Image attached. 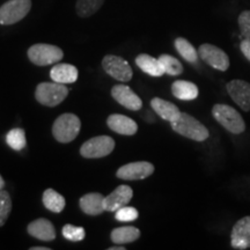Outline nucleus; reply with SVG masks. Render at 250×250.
I'll return each mask as SVG.
<instances>
[{"label":"nucleus","instance_id":"obj_12","mask_svg":"<svg viewBox=\"0 0 250 250\" xmlns=\"http://www.w3.org/2000/svg\"><path fill=\"white\" fill-rule=\"evenodd\" d=\"M111 96L115 101L129 110L137 111L143 107L142 99L126 85H116L112 87Z\"/></svg>","mask_w":250,"mask_h":250},{"label":"nucleus","instance_id":"obj_34","mask_svg":"<svg viewBox=\"0 0 250 250\" xmlns=\"http://www.w3.org/2000/svg\"><path fill=\"white\" fill-rule=\"evenodd\" d=\"M4 188H5V181L1 177V175H0V190H2Z\"/></svg>","mask_w":250,"mask_h":250},{"label":"nucleus","instance_id":"obj_20","mask_svg":"<svg viewBox=\"0 0 250 250\" xmlns=\"http://www.w3.org/2000/svg\"><path fill=\"white\" fill-rule=\"evenodd\" d=\"M171 93L176 99L184 100V101H191L197 99L199 90L193 83L186 80H176L171 85Z\"/></svg>","mask_w":250,"mask_h":250},{"label":"nucleus","instance_id":"obj_17","mask_svg":"<svg viewBox=\"0 0 250 250\" xmlns=\"http://www.w3.org/2000/svg\"><path fill=\"white\" fill-rule=\"evenodd\" d=\"M81 211L88 215H100L104 212V196L99 192H90L83 196L79 201Z\"/></svg>","mask_w":250,"mask_h":250},{"label":"nucleus","instance_id":"obj_18","mask_svg":"<svg viewBox=\"0 0 250 250\" xmlns=\"http://www.w3.org/2000/svg\"><path fill=\"white\" fill-rule=\"evenodd\" d=\"M79 76L78 68L71 64H57L50 71V77H51L52 81L59 83H76Z\"/></svg>","mask_w":250,"mask_h":250},{"label":"nucleus","instance_id":"obj_13","mask_svg":"<svg viewBox=\"0 0 250 250\" xmlns=\"http://www.w3.org/2000/svg\"><path fill=\"white\" fill-rule=\"evenodd\" d=\"M230 243L234 249L245 250L250 248V215L240 219L234 225L230 233Z\"/></svg>","mask_w":250,"mask_h":250},{"label":"nucleus","instance_id":"obj_6","mask_svg":"<svg viewBox=\"0 0 250 250\" xmlns=\"http://www.w3.org/2000/svg\"><path fill=\"white\" fill-rule=\"evenodd\" d=\"M31 9V0H8L0 7V24L11 26L27 17Z\"/></svg>","mask_w":250,"mask_h":250},{"label":"nucleus","instance_id":"obj_19","mask_svg":"<svg viewBox=\"0 0 250 250\" xmlns=\"http://www.w3.org/2000/svg\"><path fill=\"white\" fill-rule=\"evenodd\" d=\"M151 107L156 114L160 116L162 120L168 121V122H174L176 121L181 115L180 109L169 101H166L164 99L160 98H154L151 101Z\"/></svg>","mask_w":250,"mask_h":250},{"label":"nucleus","instance_id":"obj_5","mask_svg":"<svg viewBox=\"0 0 250 250\" xmlns=\"http://www.w3.org/2000/svg\"><path fill=\"white\" fill-rule=\"evenodd\" d=\"M64 52L58 46L45 43H37L28 49V58L37 66H48L62 61Z\"/></svg>","mask_w":250,"mask_h":250},{"label":"nucleus","instance_id":"obj_9","mask_svg":"<svg viewBox=\"0 0 250 250\" xmlns=\"http://www.w3.org/2000/svg\"><path fill=\"white\" fill-rule=\"evenodd\" d=\"M198 55L206 64L218 71H227L229 67V58L224 50L218 46L208 44H202L198 49Z\"/></svg>","mask_w":250,"mask_h":250},{"label":"nucleus","instance_id":"obj_3","mask_svg":"<svg viewBox=\"0 0 250 250\" xmlns=\"http://www.w3.org/2000/svg\"><path fill=\"white\" fill-rule=\"evenodd\" d=\"M81 129L80 118L74 114H62L52 125V134L55 139L62 144L73 142Z\"/></svg>","mask_w":250,"mask_h":250},{"label":"nucleus","instance_id":"obj_22","mask_svg":"<svg viewBox=\"0 0 250 250\" xmlns=\"http://www.w3.org/2000/svg\"><path fill=\"white\" fill-rule=\"evenodd\" d=\"M111 241L115 245H126L137 241L140 237V230L133 226L118 227L111 232Z\"/></svg>","mask_w":250,"mask_h":250},{"label":"nucleus","instance_id":"obj_16","mask_svg":"<svg viewBox=\"0 0 250 250\" xmlns=\"http://www.w3.org/2000/svg\"><path fill=\"white\" fill-rule=\"evenodd\" d=\"M107 125L118 134L123 136H133L138 131V124L132 118L121 114H112L108 117Z\"/></svg>","mask_w":250,"mask_h":250},{"label":"nucleus","instance_id":"obj_4","mask_svg":"<svg viewBox=\"0 0 250 250\" xmlns=\"http://www.w3.org/2000/svg\"><path fill=\"white\" fill-rule=\"evenodd\" d=\"M68 95V88L64 83H42L36 87L35 98L45 107H57Z\"/></svg>","mask_w":250,"mask_h":250},{"label":"nucleus","instance_id":"obj_24","mask_svg":"<svg viewBox=\"0 0 250 250\" xmlns=\"http://www.w3.org/2000/svg\"><path fill=\"white\" fill-rule=\"evenodd\" d=\"M103 4L104 0H77V14L80 18H89L95 14Z\"/></svg>","mask_w":250,"mask_h":250},{"label":"nucleus","instance_id":"obj_31","mask_svg":"<svg viewBox=\"0 0 250 250\" xmlns=\"http://www.w3.org/2000/svg\"><path fill=\"white\" fill-rule=\"evenodd\" d=\"M239 27L242 36L250 40V11H243L239 17Z\"/></svg>","mask_w":250,"mask_h":250},{"label":"nucleus","instance_id":"obj_21","mask_svg":"<svg viewBox=\"0 0 250 250\" xmlns=\"http://www.w3.org/2000/svg\"><path fill=\"white\" fill-rule=\"evenodd\" d=\"M136 64L140 70L147 73L151 77H161L165 74V71L162 70L159 59L152 57L149 55H139L136 58Z\"/></svg>","mask_w":250,"mask_h":250},{"label":"nucleus","instance_id":"obj_8","mask_svg":"<svg viewBox=\"0 0 250 250\" xmlns=\"http://www.w3.org/2000/svg\"><path fill=\"white\" fill-rule=\"evenodd\" d=\"M102 67L108 76L122 83H126L132 79L133 72L129 62L120 56L108 55L103 58Z\"/></svg>","mask_w":250,"mask_h":250},{"label":"nucleus","instance_id":"obj_11","mask_svg":"<svg viewBox=\"0 0 250 250\" xmlns=\"http://www.w3.org/2000/svg\"><path fill=\"white\" fill-rule=\"evenodd\" d=\"M227 92L234 102L243 111L250 110V83L245 80L235 79L226 85Z\"/></svg>","mask_w":250,"mask_h":250},{"label":"nucleus","instance_id":"obj_1","mask_svg":"<svg viewBox=\"0 0 250 250\" xmlns=\"http://www.w3.org/2000/svg\"><path fill=\"white\" fill-rule=\"evenodd\" d=\"M170 124L175 132L195 142H205L210 137L208 127L187 112H181L179 118Z\"/></svg>","mask_w":250,"mask_h":250},{"label":"nucleus","instance_id":"obj_32","mask_svg":"<svg viewBox=\"0 0 250 250\" xmlns=\"http://www.w3.org/2000/svg\"><path fill=\"white\" fill-rule=\"evenodd\" d=\"M240 49H241L242 54L245 55V57L250 62V40H243L240 44Z\"/></svg>","mask_w":250,"mask_h":250},{"label":"nucleus","instance_id":"obj_14","mask_svg":"<svg viewBox=\"0 0 250 250\" xmlns=\"http://www.w3.org/2000/svg\"><path fill=\"white\" fill-rule=\"evenodd\" d=\"M132 188L122 184V186L117 187L110 195L104 197V210L109 212L117 211L118 208L129 204L132 199Z\"/></svg>","mask_w":250,"mask_h":250},{"label":"nucleus","instance_id":"obj_23","mask_svg":"<svg viewBox=\"0 0 250 250\" xmlns=\"http://www.w3.org/2000/svg\"><path fill=\"white\" fill-rule=\"evenodd\" d=\"M42 201L45 208H48L51 212H55V213H61L64 210L65 204H66L64 197L54 189H46L43 192Z\"/></svg>","mask_w":250,"mask_h":250},{"label":"nucleus","instance_id":"obj_10","mask_svg":"<svg viewBox=\"0 0 250 250\" xmlns=\"http://www.w3.org/2000/svg\"><path fill=\"white\" fill-rule=\"evenodd\" d=\"M154 173V166L147 161H137L122 166L116 171V176L121 180L138 181L145 180Z\"/></svg>","mask_w":250,"mask_h":250},{"label":"nucleus","instance_id":"obj_33","mask_svg":"<svg viewBox=\"0 0 250 250\" xmlns=\"http://www.w3.org/2000/svg\"><path fill=\"white\" fill-rule=\"evenodd\" d=\"M30 250H50V248H45V247H33Z\"/></svg>","mask_w":250,"mask_h":250},{"label":"nucleus","instance_id":"obj_35","mask_svg":"<svg viewBox=\"0 0 250 250\" xmlns=\"http://www.w3.org/2000/svg\"><path fill=\"white\" fill-rule=\"evenodd\" d=\"M109 250H125V247H110Z\"/></svg>","mask_w":250,"mask_h":250},{"label":"nucleus","instance_id":"obj_29","mask_svg":"<svg viewBox=\"0 0 250 250\" xmlns=\"http://www.w3.org/2000/svg\"><path fill=\"white\" fill-rule=\"evenodd\" d=\"M62 236L66 240H70L72 242H79L83 241L86 236V232L83 227L80 226H73V225H65L62 227Z\"/></svg>","mask_w":250,"mask_h":250},{"label":"nucleus","instance_id":"obj_26","mask_svg":"<svg viewBox=\"0 0 250 250\" xmlns=\"http://www.w3.org/2000/svg\"><path fill=\"white\" fill-rule=\"evenodd\" d=\"M6 143L14 151H22L27 145L26 132H24L23 129H20V127L12 129L6 134Z\"/></svg>","mask_w":250,"mask_h":250},{"label":"nucleus","instance_id":"obj_25","mask_svg":"<svg viewBox=\"0 0 250 250\" xmlns=\"http://www.w3.org/2000/svg\"><path fill=\"white\" fill-rule=\"evenodd\" d=\"M175 48H176L177 52L182 56V58L186 59L189 62H196L198 59V51L193 48V45L189 41L183 39V37H179L175 40Z\"/></svg>","mask_w":250,"mask_h":250},{"label":"nucleus","instance_id":"obj_30","mask_svg":"<svg viewBox=\"0 0 250 250\" xmlns=\"http://www.w3.org/2000/svg\"><path fill=\"white\" fill-rule=\"evenodd\" d=\"M115 218L116 220L122 221V223H127V221H134L138 218V211L134 208L125 205L123 208H118L117 211H115Z\"/></svg>","mask_w":250,"mask_h":250},{"label":"nucleus","instance_id":"obj_27","mask_svg":"<svg viewBox=\"0 0 250 250\" xmlns=\"http://www.w3.org/2000/svg\"><path fill=\"white\" fill-rule=\"evenodd\" d=\"M158 59L165 73L169 74V76H180V74L183 73L182 64H181L179 59L173 57V56L161 55Z\"/></svg>","mask_w":250,"mask_h":250},{"label":"nucleus","instance_id":"obj_2","mask_svg":"<svg viewBox=\"0 0 250 250\" xmlns=\"http://www.w3.org/2000/svg\"><path fill=\"white\" fill-rule=\"evenodd\" d=\"M212 115H213L214 120L230 133L240 134L245 132V121L240 112L230 105L220 104V103L214 104V107L212 108Z\"/></svg>","mask_w":250,"mask_h":250},{"label":"nucleus","instance_id":"obj_7","mask_svg":"<svg viewBox=\"0 0 250 250\" xmlns=\"http://www.w3.org/2000/svg\"><path fill=\"white\" fill-rule=\"evenodd\" d=\"M115 140L109 136H99L87 140L80 147V154L86 159H99L114 151Z\"/></svg>","mask_w":250,"mask_h":250},{"label":"nucleus","instance_id":"obj_15","mask_svg":"<svg viewBox=\"0 0 250 250\" xmlns=\"http://www.w3.org/2000/svg\"><path fill=\"white\" fill-rule=\"evenodd\" d=\"M27 232L30 236L35 237L41 241L50 242L56 239L55 226L48 219L40 218L30 223L27 227Z\"/></svg>","mask_w":250,"mask_h":250},{"label":"nucleus","instance_id":"obj_28","mask_svg":"<svg viewBox=\"0 0 250 250\" xmlns=\"http://www.w3.org/2000/svg\"><path fill=\"white\" fill-rule=\"evenodd\" d=\"M12 211V199L6 190H0V227L7 221L8 215Z\"/></svg>","mask_w":250,"mask_h":250}]
</instances>
